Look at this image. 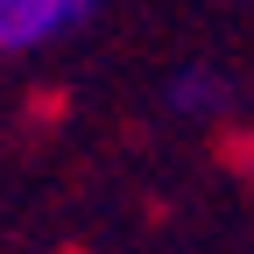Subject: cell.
Masks as SVG:
<instances>
[{
    "label": "cell",
    "instance_id": "cell-2",
    "mask_svg": "<svg viewBox=\"0 0 254 254\" xmlns=\"http://www.w3.org/2000/svg\"><path fill=\"white\" fill-rule=\"evenodd\" d=\"M170 106L177 113H219V106H226V85H219L212 71H184L177 92H170Z\"/></svg>",
    "mask_w": 254,
    "mask_h": 254
},
{
    "label": "cell",
    "instance_id": "cell-1",
    "mask_svg": "<svg viewBox=\"0 0 254 254\" xmlns=\"http://www.w3.org/2000/svg\"><path fill=\"white\" fill-rule=\"evenodd\" d=\"M99 0H0V50H43L57 36L85 28Z\"/></svg>",
    "mask_w": 254,
    "mask_h": 254
}]
</instances>
